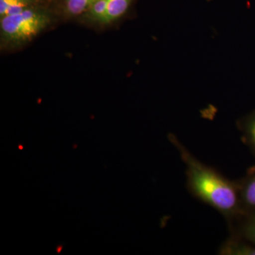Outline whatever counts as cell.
<instances>
[{
    "label": "cell",
    "mask_w": 255,
    "mask_h": 255,
    "mask_svg": "<svg viewBox=\"0 0 255 255\" xmlns=\"http://www.w3.org/2000/svg\"><path fill=\"white\" fill-rule=\"evenodd\" d=\"M48 23L49 18L46 15L26 9L19 14L1 17V35L9 43H24L41 33Z\"/></svg>",
    "instance_id": "7a4b0ae2"
},
{
    "label": "cell",
    "mask_w": 255,
    "mask_h": 255,
    "mask_svg": "<svg viewBox=\"0 0 255 255\" xmlns=\"http://www.w3.org/2000/svg\"><path fill=\"white\" fill-rule=\"evenodd\" d=\"M169 140L185 164L187 187L191 194L230 221L240 216L243 209L238 183L202 163L174 135H169Z\"/></svg>",
    "instance_id": "6da1fadb"
},
{
    "label": "cell",
    "mask_w": 255,
    "mask_h": 255,
    "mask_svg": "<svg viewBox=\"0 0 255 255\" xmlns=\"http://www.w3.org/2000/svg\"><path fill=\"white\" fill-rule=\"evenodd\" d=\"M241 236L255 245V215L248 218L246 222L242 225Z\"/></svg>",
    "instance_id": "ba28073f"
},
{
    "label": "cell",
    "mask_w": 255,
    "mask_h": 255,
    "mask_svg": "<svg viewBox=\"0 0 255 255\" xmlns=\"http://www.w3.org/2000/svg\"><path fill=\"white\" fill-rule=\"evenodd\" d=\"M219 254L221 255H255V247L240 241L236 236L226 240L221 246Z\"/></svg>",
    "instance_id": "3957f363"
},
{
    "label": "cell",
    "mask_w": 255,
    "mask_h": 255,
    "mask_svg": "<svg viewBox=\"0 0 255 255\" xmlns=\"http://www.w3.org/2000/svg\"><path fill=\"white\" fill-rule=\"evenodd\" d=\"M16 0H0V14L1 17L4 16L6 11Z\"/></svg>",
    "instance_id": "30bf717a"
},
{
    "label": "cell",
    "mask_w": 255,
    "mask_h": 255,
    "mask_svg": "<svg viewBox=\"0 0 255 255\" xmlns=\"http://www.w3.org/2000/svg\"><path fill=\"white\" fill-rule=\"evenodd\" d=\"M132 0H109L108 8L100 23L107 24L121 17L128 9Z\"/></svg>",
    "instance_id": "5b68a950"
},
{
    "label": "cell",
    "mask_w": 255,
    "mask_h": 255,
    "mask_svg": "<svg viewBox=\"0 0 255 255\" xmlns=\"http://www.w3.org/2000/svg\"><path fill=\"white\" fill-rule=\"evenodd\" d=\"M18 148L20 149V150H22L23 147L21 145H18Z\"/></svg>",
    "instance_id": "7c38bea8"
},
{
    "label": "cell",
    "mask_w": 255,
    "mask_h": 255,
    "mask_svg": "<svg viewBox=\"0 0 255 255\" xmlns=\"http://www.w3.org/2000/svg\"><path fill=\"white\" fill-rule=\"evenodd\" d=\"M95 0H67V10L69 14L79 15L85 12Z\"/></svg>",
    "instance_id": "8992f818"
},
{
    "label": "cell",
    "mask_w": 255,
    "mask_h": 255,
    "mask_svg": "<svg viewBox=\"0 0 255 255\" xmlns=\"http://www.w3.org/2000/svg\"><path fill=\"white\" fill-rule=\"evenodd\" d=\"M238 184L243 212L245 209H255V175Z\"/></svg>",
    "instance_id": "277c9868"
},
{
    "label": "cell",
    "mask_w": 255,
    "mask_h": 255,
    "mask_svg": "<svg viewBox=\"0 0 255 255\" xmlns=\"http://www.w3.org/2000/svg\"><path fill=\"white\" fill-rule=\"evenodd\" d=\"M63 248V245H58V246L56 247V252L58 254H60L61 253L62 249Z\"/></svg>",
    "instance_id": "8fae6325"
},
{
    "label": "cell",
    "mask_w": 255,
    "mask_h": 255,
    "mask_svg": "<svg viewBox=\"0 0 255 255\" xmlns=\"http://www.w3.org/2000/svg\"><path fill=\"white\" fill-rule=\"evenodd\" d=\"M246 137L248 142L255 149V117L247 125Z\"/></svg>",
    "instance_id": "9c48e42d"
},
{
    "label": "cell",
    "mask_w": 255,
    "mask_h": 255,
    "mask_svg": "<svg viewBox=\"0 0 255 255\" xmlns=\"http://www.w3.org/2000/svg\"><path fill=\"white\" fill-rule=\"evenodd\" d=\"M108 3L109 0H95L89 9L91 17L100 22L107 13Z\"/></svg>",
    "instance_id": "52a82bcc"
}]
</instances>
